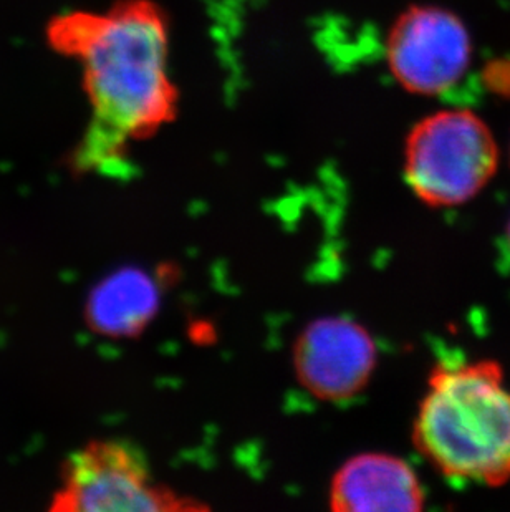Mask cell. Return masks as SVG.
Listing matches in <instances>:
<instances>
[{"mask_svg": "<svg viewBox=\"0 0 510 512\" xmlns=\"http://www.w3.org/2000/svg\"><path fill=\"white\" fill-rule=\"evenodd\" d=\"M411 438L446 479L486 488L510 483V390L501 363L443 360L433 367Z\"/></svg>", "mask_w": 510, "mask_h": 512, "instance_id": "cell-2", "label": "cell"}, {"mask_svg": "<svg viewBox=\"0 0 510 512\" xmlns=\"http://www.w3.org/2000/svg\"><path fill=\"white\" fill-rule=\"evenodd\" d=\"M466 24L448 9L416 5L396 19L386 40L391 75L408 92L439 95L453 88L471 65Z\"/></svg>", "mask_w": 510, "mask_h": 512, "instance_id": "cell-5", "label": "cell"}, {"mask_svg": "<svg viewBox=\"0 0 510 512\" xmlns=\"http://www.w3.org/2000/svg\"><path fill=\"white\" fill-rule=\"evenodd\" d=\"M507 241H509V247H510V219H509V226H507Z\"/></svg>", "mask_w": 510, "mask_h": 512, "instance_id": "cell-8", "label": "cell"}, {"mask_svg": "<svg viewBox=\"0 0 510 512\" xmlns=\"http://www.w3.org/2000/svg\"><path fill=\"white\" fill-rule=\"evenodd\" d=\"M47 40L58 54L82 63L92 108L73 153L75 170H121L131 143L150 138L178 113L168 72V20L151 0H121L103 14L60 15L49 25Z\"/></svg>", "mask_w": 510, "mask_h": 512, "instance_id": "cell-1", "label": "cell"}, {"mask_svg": "<svg viewBox=\"0 0 510 512\" xmlns=\"http://www.w3.org/2000/svg\"><path fill=\"white\" fill-rule=\"evenodd\" d=\"M297 382L317 400L340 403L365 390L378 363L375 339L357 320L328 315L313 320L295 340Z\"/></svg>", "mask_w": 510, "mask_h": 512, "instance_id": "cell-6", "label": "cell"}, {"mask_svg": "<svg viewBox=\"0 0 510 512\" xmlns=\"http://www.w3.org/2000/svg\"><path fill=\"white\" fill-rule=\"evenodd\" d=\"M52 509L73 512H169L203 509L158 483L143 451L126 440L88 443L63 463Z\"/></svg>", "mask_w": 510, "mask_h": 512, "instance_id": "cell-4", "label": "cell"}, {"mask_svg": "<svg viewBox=\"0 0 510 512\" xmlns=\"http://www.w3.org/2000/svg\"><path fill=\"white\" fill-rule=\"evenodd\" d=\"M328 503L337 512H416L426 503L413 466L388 453H361L335 471Z\"/></svg>", "mask_w": 510, "mask_h": 512, "instance_id": "cell-7", "label": "cell"}, {"mask_svg": "<svg viewBox=\"0 0 510 512\" xmlns=\"http://www.w3.org/2000/svg\"><path fill=\"white\" fill-rule=\"evenodd\" d=\"M501 151L491 128L471 110L433 113L409 131L405 143L406 184L429 208H458L487 188Z\"/></svg>", "mask_w": 510, "mask_h": 512, "instance_id": "cell-3", "label": "cell"}]
</instances>
